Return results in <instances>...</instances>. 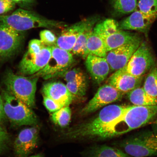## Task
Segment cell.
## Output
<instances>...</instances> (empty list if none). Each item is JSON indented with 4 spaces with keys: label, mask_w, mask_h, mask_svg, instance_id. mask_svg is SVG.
Returning a JSON list of instances; mask_svg holds the SVG:
<instances>
[{
    "label": "cell",
    "mask_w": 157,
    "mask_h": 157,
    "mask_svg": "<svg viewBox=\"0 0 157 157\" xmlns=\"http://www.w3.org/2000/svg\"><path fill=\"white\" fill-rule=\"evenodd\" d=\"M143 87L149 95L157 98V66L153 67L149 71Z\"/></svg>",
    "instance_id": "cell-23"
},
{
    "label": "cell",
    "mask_w": 157,
    "mask_h": 157,
    "mask_svg": "<svg viewBox=\"0 0 157 157\" xmlns=\"http://www.w3.org/2000/svg\"><path fill=\"white\" fill-rule=\"evenodd\" d=\"M40 40L45 46L52 47L56 46L57 38L52 31L45 29L40 33Z\"/></svg>",
    "instance_id": "cell-29"
},
{
    "label": "cell",
    "mask_w": 157,
    "mask_h": 157,
    "mask_svg": "<svg viewBox=\"0 0 157 157\" xmlns=\"http://www.w3.org/2000/svg\"><path fill=\"white\" fill-rule=\"evenodd\" d=\"M5 117L4 110L3 100L1 95L0 94V122L3 121Z\"/></svg>",
    "instance_id": "cell-33"
},
{
    "label": "cell",
    "mask_w": 157,
    "mask_h": 157,
    "mask_svg": "<svg viewBox=\"0 0 157 157\" xmlns=\"http://www.w3.org/2000/svg\"><path fill=\"white\" fill-rule=\"evenodd\" d=\"M0 22L21 31L40 27L60 29L66 25L61 21L48 19L33 11L22 9H17L10 15H0Z\"/></svg>",
    "instance_id": "cell-2"
},
{
    "label": "cell",
    "mask_w": 157,
    "mask_h": 157,
    "mask_svg": "<svg viewBox=\"0 0 157 157\" xmlns=\"http://www.w3.org/2000/svg\"><path fill=\"white\" fill-rule=\"evenodd\" d=\"M88 55L105 58L107 52L103 40L93 30L90 34L87 43Z\"/></svg>",
    "instance_id": "cell-20"
},
{
    "label": "cell",
    "mask_w": 157,
    "mask_h": 157,
    "mask_svg": "<svg viewBox=\"0 0 157 157\" xmlns=\"http://www.w3.org/2000/svg\"><path fill=\"white\" fill-rule=\"evenodd\" d=\"M1 95L5 116L12 123L19 126L37 125L38 119L31 108L6 89L2 90Z\"/></svg>",
    "instance_id": "cell-5"
},
{
    "label": "cell",
    "mask_w": 157,
    "mask_h": 157,
    "mask_svg": "<svg viewBox=\"0 0 157 157\" xmlns=\"http://www.w3.org/2000/svg\"><path fill=\"white\" fill-rule=\"evenodd\" d=\"M23 32L0 22V59H7L18 52L24 39Z\"/></svg>",
    "instance_id": "cell-8"
},
{
    "label": "cell",
    "mask_w": 157,
    "mask_h": 157,
    "mask_svg": "<svg viewBox=\"0 0 157 157\" xmlns=\"http://www.w3.org/2000/svg\"><path fill=\"white\" fill-rule=\"evenodd\" d=\"M39 78L15 74L11 70L6 72L3 83L7 91L31 108L35 105V94Z\"/></svg>",
    "instance_id": "cell-3"
},
{
    "label": "cell",
    "mask_w": 157,
    "mask_h": 157,
    "mask_svg": "<svg viewBox=\"0 0 157 157\" xmlns=\"http://www.w3.org/2000/svg\"><path fill=\"white\" fill-rule=\"evenodd\" d=\"M156 19L135 10L132 14L119 23V27L124 30L136 31L146 33Z\"/></svg>",
    "instance_id": "cell-16"
},
{
    "label": "cell",
    "mask_w": 157,
    "mask_h": 157,
    "mask_svg": "<svg viewBox=\"0 0 157 157\" xmlns=\"http://www.w3.org/2000/svg\"><path fill=\"white\" fill-rule=\"evenodd\" d=\"M124 94L108 84L100 87L94 97L88 102L80 113L85 115L94 112L107 105L120 101Z\"/></svg>",
    "instance_id": "cell-10"
},
{
    "label": "cell",
    "mask_w": 157,
    "mask_h": 157,
    "mask_svg": "<svg viewBox=\"0 0 157 157\" xmlns=\"http://www.w3.org/2000/svg\"><path fill=\"white\" fill-rule=\"evenodd\" d=\"M143 76H133L123 68L115 72L108 79V84L124 94L140 87Z\"/></svg>",
    "instance_id": "cell-15"
},
{
    "label": "cell",
    "mask_w": 157,
    "mask_h": 157,
    "mask_svg": "<svg viewBox=\"0 0 157 157\" xmlns=\"http://www.w3.org/2000/svg\"><path fill=\"white\" fill-rule=\"evenodd\" d=\"M15 3H26L32 2L33 0H13Z\"/></svg>",
    "instance_id": "cell-35"
},
{
    "label": "cell",
    "mask_w": 157,
    "mask_h": 157,
    "mask_svg": "<svg viewBox=\"0 0 157 157\" xmlns=\"http://www.w3.org/2000/svg\"><path fill=\"white\" fill-rule=\"evenodd\" d=\"M154 56L148 45L142 42L124 67L125 71L133 76H143L154 64Z\"/></svg>",
    "instance_id": "cell-9"
},
{
    "label": "cell",
    "mask_w": 157,
    "mask_h": 157,
    "mask_svg": "<svg viewBox=\"0 0 157 157\" xmlns=\"http://www.w3.org/2000/svg\"><path fill=\"white\" fill-rule=\"evenodd\" d=\"M44 104L46 109L50 113H54L64 107L53 100L44 96Z\"/></svg>",
    "instance_id": "cell-30"
},
{
    "label": "cell",
    "mask_w": 157,
    "mask_h": 157,
    "mask_svg": "<svg viewBox=\"0 0 157 157\" xmlns=\"http://www.w3.org/2000/svg\"><path fill=\"white\" fill-rule=\"evenodd\" d=\"M114 10L120 14H125L133 13L136 10L137 0H113Z\"/></svg>",
    "instance_id": "cell-24"
},
{
    "label": "cell",
    "mask_w": 157,
    "mask_h": 157,
    "mask_svg": "<svg viewBox=\"0 0 157 157\" xmlns=\"http://www.w3.org/2000/svg\"><path fill=\"white\" fill-rule=\"evenodd\" d=\"M62 76L67 82L87 78L85 74L82 70L76 68L67 70L62 75Z\"/></svg>",
    "instance_id": "cell-28"
},
{
    "label": "cell",
    "mask_w": 157,
    "mask_h": 157,
    "mask_svg": "<svg viewBox=\"0 0 157 157\" xmlns=\"http://www.w3.org/2000/svg\"><path fill=\"white\" fill-rule=\"evenodd\" d=\"M129 101L133 105L149 106L157 105V98L149 95L143 87H139L127 93Z\"/></svg>",
    "instance_id": "cell-19"
},
{
    "label": "cell",
    "mask_w": 157,
    "mask_h": 157,
    "mask_svg": "<svg viewBox=\"0 0 157 157\" xmlns=\"http://www.w3.org/2000/svg\"><path fill=\"white\" fill-rule=\"evenodd\" d=\"M29 157H44L42 154H38L37 155H34L31 156Z\"/></svg>",
    "instance_id": "cell-37"
},
{
    "label": "cell",
    "mask_w": 157,
    "mask_h": 157,
    "mask_svg": "<svg viewBox=\"0 0 157 157\" xmlns=\"http://www.w3.org/2000/svg\"><path fill=\"white\" fill-rule=\"evenodd\" d=\"M9 139V136L6 131L0 125V140L6 142Z\"/></svg>",
    "instance_id": "cell-32"
},
{
    "label": "cell",
    "mask_w": 157,
    "mask_h": 157,
    "mask_svg": "<svg viewBox=\"0 0 157 157\" xmlns=\"http://www.w3.org/2000/svg\"><path fill=\"white\" fill-rule=\"evenodd\" d=\"M157 117V105H130L120 117L98 131L93 139L103 140L121 136L153 122Z\"/></svg>",
    "instance_id": "cell-1"
},
{
    "label": "cell",
    "mask_w": 157,
    "mask_h": 157,
    "mask_svg": "<svg viewBox=\"0 0 157 157\" xmlns=\"http://www.w3.org/2000/svg\"><path fill=\"white\" fill-rule=\"evenodd\" d=\"M71 117V109L69 106L63 107L52 114L51 118L55 124L62 127L67 126Z\"/></svg>",
    "instance_id": "cell-25"
},
{
    "label": "cell",
    "mask_w": 157,
    "mask_h": 157,
    "mask_svg": "<svg viewBox=\"0 0 157 157\" xmlns=\"http://www.w3.org/2000/svg\"><path fill=\"white\" fill-rule=\"evenodd\" d=\"M15 5L13 0H0V15L13 10Z\"/></svg>",
    "instance_id": "cell-31"
},
{
    "label": "cell",
    "mask_w": 157,
    "mask_h": 157,
    "mask_svg": "<svg viewBox=\"0 0 157 157\" xmlns=\"http://www.w3.org/2000/svg\"><path fill=\"white\" fill-rule=\"evenodd\" d=\"M5 143L0 140V153L2 152L4 150L6 147Z\"/></svg>",
    "instance_id": "cell-36"
},
{
    "label": "cell",
    "mask_w": 157,
    "mask_h": 157,
    "mask_svg": "<svg viewBox=\"0 0 157 157\" xmlns=\"http://www.w3.org/2000/svg\"><path fill=\"white\" fill-rule=\"evenodd\" d=\"M152 127L153 131L157 133V117L153 121Z\"/></svg>",
    "instance_id": "cell-34"
},
{
    "label": "cell",
    "mask_w": 157,
    "mask_h": 157,
    "mask_svg": "<svg viewBox=\"0 0 157 157\" xmlns=\"http://www.w3.org/2000/svg\"><path fill=\"white\" fill-rule=\"evenodd\" d=\"M39 128L36 125L21 130L15 139L14 149L17 157H27L38 144Z\"/></svg>",
    "instance_id": "cell-14"
},
{
    "label": "cell",
    "mask_w": 157,
    "mask_h": 157,
    "mask_svg": "<svg viewBox=\"0 0 157 157\" xmlns=\"http://www.w3.org/2000/svg\"><path fill=\"white\" fill-rule=\"evenodd\" d=\"M74 62L71 53L56 46L52 47V54L48 63L42 70L31 75L44 79L62 76L70 69Z\"/></svg>",
    "instance_id": "cell-7"
},
{
    "label": "cell",
    "mask_w": 157,
    "mask_h": 157,
    "mask_svg": "<svg viewBox=\"0 0 157 157\" xmlns=\"http://www.w3.org/2000/svg\"><path fill=\"white\" fill-rule=\"evenodd\" d=\"M66 86L74 98L82 97L86 95L87 91V79L67 82Z\"/></svg>",
    "instance_id": "cell-26"
},
{
    "label": "cell",
    "mask_w": 157,
    "mask_h": 157,
    "mask_svg": "<svg viewBox=\"0 0 157 157\" xmlns=\"http://www.w3.org/2000/svg\"><path fill=\"white\" fill-rule=\"evenodd\" d=\"M139 37L107 52L105 57L110 70L115 72L124 67L141 44Z\"/></svg>",
    "instance_id": "cell-12"
},
{
    "label": "cell",
    "mask_w": 157,
    "mask_h": 157,
    "mask_svg": "<svg viewBox=\"0 0 157 157\" xmlns=\"http://www.w3.org/2000/svg\"><path fill=\"white\" fill-rule=\"evenodd\" d=\"M88 157H132L120 149L107 146L94 147L88 152Z\"/></svg>",
    "instance_id": "cell-21"
},
{
    "label": "cell",
    "mask_w": 157,
    "mask_h": 157,
    "mask_svg": "<svg viewBox=\"0 0 157 157\" xmlns=\"http://www.w3.org/2000/svg\"><path fill=\"white\" fill-rule=\"evenodd\" d=\"M123 151L132 157L157 155V133L144 130L131 135L119 143Z\"/></svg>",
    "instance_id": "cell-4"
},
{
    "label": "cell",
    "mask_w": 157,
    "mask_h": 157,
    "mask_svg": "<svg viewBox=\"0 0 157 157\" xmlns=\"http://www.w3.org/2000/svg\"><path fill=\"white\" fill-rule=\"evenodd\" d=\"M42 90L44 96L51 98L63 107L69 106L74 99L66 85L60 82L45 84Z\"/></svg>",
    "instance_id": "cell-17"
},
{
    "label": "cell",
    "mask_w": 157,
    "mask_h": 157,
    "mask_svg": "<svg viewBox=\"0 0 157 157\" xmlns=\"http://www.w3.org/2000/svg\"><path fill=\"white\" fill-rule=\"evenodd\" d=\"M136 10L157 18V0H139Z\"/></svg>",
    "instance_id": "cell-27"
},
{
    "label": "cell",
    "mask_w": 157,
    "mask_h": 157,
    "mask_svg": "<svg viewBox=\"0 0 157 157\" xmlns=\"http://www.w3.org/2000/svg\"><path fill=\"white\" fill-rule=\"evenodd\" d=\"M93 31L102 39L107 52L139 37L134 33L120 29L119 23L113 19L98 23Z\"/></svg>",
    "instance_id": "cell-6"
},
{
    "label": "cell",
    "mask_w": 157,
    "mask_h": 157,
    "mask_svg": "<svg viewBox=\"0 0 157 157\" xmlns=\"http://www.w3.org/2000/svg\"><path fill=\"white\" fill-rule=\"evenodd\" d=\"M52 47H45L40 52L29 54L27 52L19 63L20 74L23 76H31L44 68L50 58Z\"/></svg>",
    "instance_id": "cell-13"
},
{
    "label": "cell",
    "mask_w": 157,
    "mask_h": 157,
    "mask_svg": "<svg viewBox=\"0 0 157 157\" xmlns=\"http://www.w3.org/2000/svg\"><path fill=\"white\" fill-rule=\"evenodd\" d=\"M85 66L94 81L102 83L107 77L110 68L105 58L88 55L86 59Z\"/></svg>",
    "instance_id": "cell-18"
},
{
    "label": "cell",
    "mask_w": 157,
    "mask_h": 157,
    "mask_svg": "<svg viewBox=\"0 0 157 157\" xmlns=\"http://www.w3.org/2000/svg\"><path fill=\"white\" fill-rule=\"evenodd\" d=\"M94 25H90L80 35L71 52L72 54L81 56L84 59L87 58L88 55L87 49V40L90 34L93 30Z\"/></svg>",
    "instance_id": "cell-22"
},
{
    "label": "cell",
    "mask_w": 157,
    "mask_h": 157,
    "mask_svg": "<svg viewBox=\"0 0 157 157\" xmlns=\"http://www.w3.org/2000/svg\"><path fill=\"white\" fill-rule=\"evenodd\" d=\"M99 19V17L95 16L65 27L57 38L56 46L71 52L80 35L90 25H95Z\"/></svg>",
    "instance_id": "cell-11"
}]
</instances>
